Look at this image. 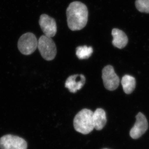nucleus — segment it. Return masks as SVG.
Instances as JSON below:
<instances>
[{"instance_id": "f257e3e1", "label": "nucleus", "mask_w": 149, "mask_h": 149, "mask_svg": "<svg viewBox=\"0 0 149 149\" xmlns=\"http://www.w3.org/2000/svg\"><path fill=\"white\" fill-rule=\"evenodd\" d=\"M66 13L68 26L71 30H80L86 26L89 12L87 7L83 3L72 2L67 8Z\"/></svg>"}, {"instance_id": "4468645a", "label": "nucleus", "mask_w": 149, "mask_h": 149, "mask_svg": "<svg viewBox=\"0 0 149 149\" xmlns=\"http://www.w3.org/2000/svg\"><path fill=\"white\" fill-rule=\"evenodd\" d=\"M135 6L139 12L149 13V0H136Z\"/></svg>"}, {"instance_id": "f8f14e48", "label": "nucleus", "mask_w": 149, "mask_h": 149, "mask_svg": "<svg viewBox=\"0 0 149 149\" xmlns=\"http://www.w3.org/2000/svg\"><path fill=\"white\" fill-rule=\"evenodd\" d=\"M121 83L125 93L130 94L135 90L136 81L133 77L126 74L122 78Z\"/></svg>"}, {"instance_id": "9b49d317", "label": "nucleus", "mask_w": 149, "mask_h": 149, "mask_svg": "<svg viewBox=\"0 0 149 149\" xmlns=\"http://www.w3.org/2000/svg\"><path fill=\"white\" fill-rule=\"evenodd\" d=\"M93 122L95 129L101 130L107 123L106 114L104 109L99 108L93 113Z\"/></svg>"}, {"instance_id": "2eb2a0df", "label": "nucleus", "mask_w": 149, "mask_h": 149, "mask_svg": "<svg viewBox=\"0 0 149 149\" xmlns=\"http://www.w3.org/2000/svg\"></svg>"}, {"instance_id": "6e6552de", "label": "nucleus", "mask_w": 149, "mask_h": 149, "mask_svg": "<svg viewBox=\"0 0 149 149\" xmlns=\"http://www.w3.org/2000/svg\"><path fill=\"white\" fill-rule=\"evenodd\" d=\"M148 128V123L146 118L142 113H138L136 116V122L131 129L130 135L133 139H138L142 136Z\"/></svg>"}, {"instance_id": "1a4fd4ad", "label": "nucleus", "mask_w": 149, "mask_h": 149, "mask_svg": "<svg viewBox=\"0 0 149 149\" xmlns=\"http://www.w3.org/2000/svg\"><path fill=\"white\" fill-rule=\"evenodd\" d=\"M86 82V78L83 74H74L66 79L65 87L72 93H76L83 87Z\"/></svg>"}, {"instance_id": "20e7f679", "label": "nucleus", "mask_w": 149, "mask_h": 149, "mask_svg": "<svg viewBox=\"0 0 149 149\" xmlns=\"http://www.w3.org/2000/svg\"><path fill=\"white\" fill-rule=\"evenodd\" d=\"M38 46L36 36L32 33H27L22 35L18 41L17 47L22 54L29 55L33 53Z\"/></svg>"}, {"instance_id": "39448f33", "label": "nucleus", "mask_w": 149, "mask_h": 149, "mask_svg": "<svg viewBox=\"0 0 149 149\" xmlns=\"http://www.w3.org/2000/svg\"><path fill=\"white\" fill-rule=\"evenodd\" d=\"M27 146L26 141L19 136L9 134L0 138L1 149H27Z\"/></svg>"}, {"instance_id": "f03ea898", "label": "nucleus", "mask_w": 149, "mask_h": 149, "mask_svg": "<svg viewBox=\"0 0 149 149\" xmlns=\"http://www.w3.org/2000/svg\"><path fill=\"white\" fill-rule=\"evenodd\" d=\"M93 112L90 109H83L76 115L74 119V127L77 132L84 135L88 134L95 128Z\"/></svg>"}, {"instance_id": "7ed1b4c3", "label": "nucleus", "mask_w": 149, "mask_h": 149, "mask_svg": "<svg viewBox=\"0 0 149 149\" xmlns=\"http://www.w3.org/2000/svg\"><path fill=\"white\" fill-rule=\"evenodd\" d=\"M37 48L42 57L46 60H53L56 56V45L51 37L45 35L42 36L38 40Z\"/></svg>"}, {"instance_id": "ddd939ff", "label": "nucleus", "mask_w": 149, "mask_h": 149, "mask_svg": "<svg viewBox=\"0 0 149 149\" xmlns=\"http://www.w3.org/2000/svg\"><path fill=\"white\" fill-rule=\"evenodd\" d=\"M93 52V49L91 47L79 46L76 49V55L80 60L88 59Z\"/></svg>"}, {"instance_id": "423d86ee", "label": "nucleus", "mask_w": 149, "mask_h": 149, "mask_svg": "<svg viewBox=\"0 0 149 149\" xmlns=\"http://www.w3.org/2000/svg\"><path fill=\"white\" fill-rule=\"evenodd\" d=\"M102 77L104 86L108 90L114 91L118 87L120 79L111 65H109L104 68Z\"/></svg>"}, {"instance_id": "0eeeda50", "label": "nucleus", "mask_w": 149, "mask_h": 149, "mask_svg": "<svg viewBox=\"0 0 149 149\" xmlns=\"http://www.w3.org/2000/svg\"><path fill=\"white\" fill-rule=\"evenodd\" d=\"M39 23L45 36L52 38L56 35L57 25L55 19L44 14L40 16Z\"/></svg>"}, {"instance_id": "9d476101", "label": "nucleus", "mask_w": 149, "mask_h": 149, "mask_svg": "<svg viewBox=\"0 0 149 149\" xmlns=\"http://www.w3.org/2000/svg\"><path fill=\"white\" fill-rule=\"evenodd\" d=\"M111 35L113 36L112 44L115 47L120 49H123L127 44V36L123 31L114 28L112 30Z\"/></svg>"}]
</instances>
